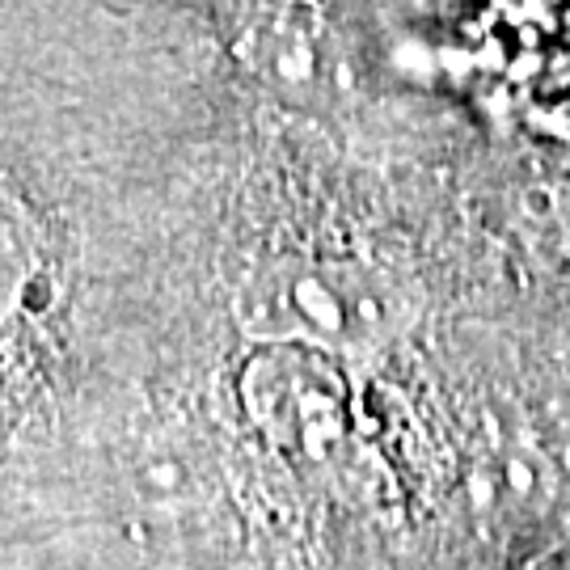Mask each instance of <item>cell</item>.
<instances>
[{
	"instance_id": "6da1fadb",
	"label": "cell",
	"mask_w": 570,
	"mask_h": 570,
	"mask_svg": "<svg viewBox=\"0 0 570 570\" xmlns=\"http://www.w3.org/2000/svg\"><path fill=\"white\" fill-rule=\"evenodd\" d=\"M402 308L381 271L360 263L287 258L242 292V326L263 338H305L338 351L385 343Z\"/></svg>"
},
{
	"instance_id": "7a4b0ae2",
	"label": "cell",
	"mask_w": 570,
	"mask_h": 570,
	"mask_svg": "<svg viewBox=\"0 0 570 570\" xmlns=\"http://www.w3.org/2000/svg\"><path fill=\"white\" fill-rule=\"evenodd\" d=\"M242 56L263 81L284 94H322L334 81L330 30L313 9L296 0H284L245 21Z\"/></svg>"
},
{
	"instance_id": "3957f363",
	"label": "cell",
	"mask_w": 570,
	"mask_h": 570,
	"mask_svg": "<svg viewBox=\"0 0 570 570\" xmlns=\"http://www.w3.org/2000/svg\"><path fill=\"white\" fill-rule=\"evenodd\" d=\"M35 271H39L35 228L26 225V216L0 195V326H4V322L13 317V308L26 301Z\"/></svg>"
}]
</instances>
